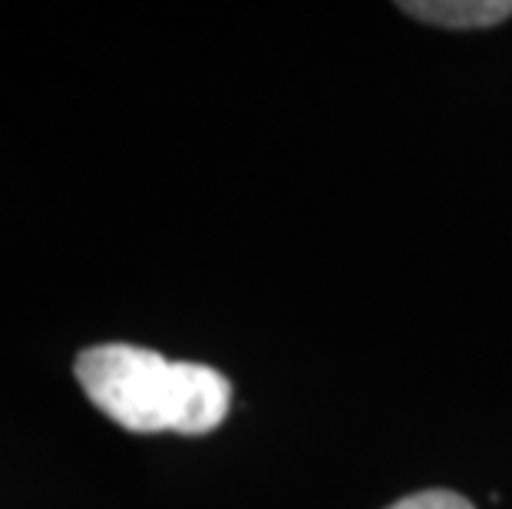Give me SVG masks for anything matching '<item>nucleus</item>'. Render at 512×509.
<instances>
[{
  "label": "nucleus",
  "mask_w": 512,
  "mask_h": 509,
  "mask_svg": "<svg viewBox=\"0 0 512 509\" xmlns=\"http://www.w3.org/2000/svg\"><path fill=\"white\" fill-rule=\"evenodd\" d=\"M83 394L133 433L202 437L228 417L232 384L209 364L169 361L133 344H100L76 357Z\"/></svg>",
  "instance_id": "1"
},
{
  "label": "nucleus",
  "mask_w": 512,
  "mask_h": 509,
  "mask_svg": "<svg viewBox=\"0 0 512 509\" xmlns=\"http://www.w3.org/2000/svg\"><path fill=\"white\" fill-rule=\"evenodd\" d=\"M400 10L417 20H427V24L476 30L509 20L512 0H410V4H400Z\"/></svg>",
  "instance_id": "2"
},
{
  "label": "nucleus",
  "mask_w": 512,
  "mask_h": 509,
  "mask_svg": "<svg viewBox=\"0 0 512 509\" xmlns=\"http://www.w3.org/2000/svg\"><path fill=\"white\" fill-rule=\"evenodd\" d=\"M390 509H476L466 496L460 493H450V490H423V493H413L407 500L394 503Z\"/></svg>",
  "instance_id": "3"
}]
</instances>
